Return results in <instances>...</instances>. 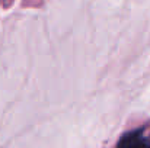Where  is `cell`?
I'll use <instances>...</instances> for the list:
<instances>
[{"label":"cell","instance_id":"obj_1","mask_svg":"<svg viewBox=\"0 0 150 148\" xmlns=\"http://www.w3.org/2000/svg\"><path fill=\"white\" fill-rule=\"evenodd\" d=\"M120 147H130V148H142V147H150V140L144 138L140 132H133L125 135L120 144Z\"/></svg>","mask_w":150,"mask_h":148}]
</instances>
